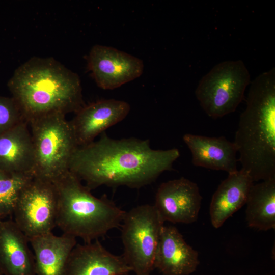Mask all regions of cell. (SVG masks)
Returning a JSON list of instances; mask_svg holds the SVG:
<instances>
[{
  "label": "cell",
  "instance_id": "cell-6",
  "mask_svg": "<svg viewBox=\"0 0 275 275\" xmlns=\"http://www.w3.org/2000/svg\"><path fill=\"white\" fill-rule=\"evenodd\" d=\"M164 222L154 205L145 204L126 212L121 224L122 256L136 275H150Z\"/></svg>",
  "mask_w": 275,
  "mask_h": 275
},
{
  "label": "cell",
  "instance_id": "cell-4",
  "mask_svg": "<svg viewBox=\"0 0 275 275\" xmlns=\"http://www.w3.org/2000/svg\"><path fill=\"white\" fill-rule=\"evenodd\" d=\"M53 183L58 198L56 226L63 234L90 243L121 226L126 211L106 195L93 196L70 171Z\"/></svg>",
  "mask_w": 275,
  "mask_h": 275
},
{
  "label": "cell",
  "instance_id": "cell-5",
  "mask_svg": "<svg viewBox=\"0 0 275 275\" xmlns=\"http://www.w3.org/2000/svg\"><path fill=\"white\" fill-rule=\"evenodd\" d=\"M34 153L33 176L53 182L69 171L78 147L70 121L56 113L28 122Z\"/></svg>",
  "mask_w": 275,
  "mask_h": 275
},
{
  "label": "cell",
  "instance_id": "cell-14",
  "mask_svg": "<svg viewBox=\"0 0 275 275\" xmlns=\"http://www.w3.org/2000/svg\"><path fill=\"white\" fill-rule=\"evenodd\" d=\"M29 239L14 221L0 220V273L35 275Z\"/></svg>",
  "mask_w": 275,
  "mask_h": 275
},
{
  "label": "cell",
  "instance_id": "cell-13",
  "mask_svg": "<svg viewBox=\"0 0 275 275\" xmlns=\"http://www.w3.org/2000/svg\"><path fill=\"white\" fill-rule=\"evenodd\" d=\"M198 253L173 226L162 228L154 260V269L163 275H189L199 264Z\"/></svg>",
  "mask_w": 275,
  "mask_h": 275
},
{
  "label": "cell",
  "instance_id": "cell-23",
  "mask_svg": "<svg viewBox=\"0 0 275 275\" xmlns=\"http://www.w3.org/2000/svg\"><path fill=\"white\" fill-rule=\"evenodd\" d=\"M0 220H2V219L0 218Z\"/></svg>",
  "mask_w": 275,
  "mask_h": 275
},
{
  "label": "cell",
  "instance_id": "cell-16",
  "mask_svg": "<svg viewBox=\"0 0 275 275\" xmlns=\"http://www.w3.org/2000/svg\"><path fill=\"white\" fill-rule=\"evenodd\" d=\"M183 140L191 152L194 166L224 171L228 174L238 170L236 148L234 143L225 136L207 137L186 133Z\"/></svg>",
  "mask_w": 275,
  "mask_h": 275
},
{
  "label": "cell",
  "instance_id": "cell-1",
  "mask_svg": "<svg viewBox=\"0 0 275 275\" xmlns=\"http://www.w3.org/2000/svg\"><path fill=\"white\" fill-rule=\"evenodd\" d=\"M178 149L155 150L149 140L113 139L104 132L97 141L77 147L69 171L92 189L100 186L139 188L172 170Z\"/></svg>",
  "mask_w": 275,
  "mask_h": 275
},
{
  "label": "cell",
  "instance_id": "cell-11",
  "mask_svg": "<svg viewBox=\"0 0 275 275\" xmlns=\"http://www.w3.org/2000/svg\"><path fill=\"white\" fill-rule=\"evenodd\" d=\"M130 105L115 99H104L84 105L70 121L78 147L88 145L108 128L123 120Z\"/></svg>",
  "mask_w": 275,
  "mask_h": 275
},
{
  "label": "cell",
  "instance_id": "cell-19",
  "mask_svg": "<svg viewBox=\"0 0 275 275\" xmlns=\"http://www.w3.org/2000/svg\"><path fill=\"white\" fill-rule=\"evenodd\" d=\"M246 204V220L249 227L262 231L274 229L275 179L254 184Z\"/></svg>",
  "mask_w": 275,
  "mask_h": 275
},
{
  "label": "cell",
  "instance_id": "cell-15",
  "mask_svg": "<svg viewBox=\"0 0 275 275\" xmlns=\"http://www.w3.org/2000/svg\"><path fill=\"white\" fill-rule=\"evenodd\" d=\"M34 167L31 133L24 121L0 134V170L8 175L33 176Z\"/></svg>",
  "mask_w": 275,
  "mask_h": 275
},
{
  "label": "cell",
  "instance_id": "cell-10",
  "mask_svg": "<svg viewBox=\"0 0 275 275\" xmlns=\"http://www.w3.org/2000/svg\"><path fill=\"white\" fill-rule=\"evenodd\" d=\"M201 200L197 184L181 177L161 183L153 205L164 222L190 224L198 218Z\"/></svg>",
  "mask_w": 275,
  "mask_h": 275
},
{
  "label": "cell",
  "instance_id": "cell-7",
  "mask_svg": "<svg viewBox=\"0 0 275 275\" xmlns=\"http://www.w3.org/2000/svg\"><path fill=\"white\" fill-rule=\"evenodd\" d=\"M250 84V75L242 61H223L202 77L195 95L206 114L218 119L236 110Z\"/></svg>",
  "mask_w": 275,
  "mask_h": 275
},
{
  "label": "cell",
  "instance_id": "cell-9",
  "mask_svg": "<svg viewBox=\"0 0 275 275\" xmlns=\"http://www.w3.org/2000/svg\"><path fill=\"white\" fill-rule=\"evenodd\" d=\"M87 60L93 78L103 90L119 88L139 77L144 70L143 62L139 58L101 45L93 46Z\"/></svg>",
  "mask_w": 275,
  "mask_h": 275
},
{
  "label": "cell",
  "instance_id": "cell-2",
  "mask_svg": "<svg viewBox=\"0 0 275 275\" xmlns=\"http://www.w3.org/2000/svg\"><path fill=\"white\" fill-rule=\"evenodd\" d=\"M7 85L28 123L50 114L76 113L85 105L79 76L53 58L30 59Z\"/></svg>",
  "mask_w": 275,
  "mask_h": 275
},
{
  "label": "cell",
  "instance_id": "cell-3",
  "mask_svg": "<svg viewBox=\"0 0 275 275\" xmlns=\"http://www.w3.org/2000/svg\"><path fill=\"white\" fill-rule=\"evenodd\" d=\"M234 144L254 182L275 179V68L251 83Z\"/></svg>",
  "mask_w": 275,
  "mask_h": 275
},
{
  "label": "cell",
  "instance_id": "cell-12",
  "mask_svg": "<svg viewBox=\"0 0 275 275\" xmlns=\"http://www.w3.org/2000/svg\"><path fill=\"white\" fill-rule=\"evenodd\" d=\"M130 271L122 256L113 254L96 240L74 246L65 275H127Z\"/></svg>",
  "mask_w": 275,
  "mask_h": 275
},
{
  "label": "cell",
  "instance_id": "cell-17",
  "mask_svg": "<svg viewBox=\"0 0 275 275\" xmlns=\"http://www.w3.org/2000/svg\"><path fill=\"white\" fill-rule=\"evenodd\" d=\"M254 181L241 169L228 174V176L213 194L210 205V216L212 226L221 227L224 222L246 204Z\"/></svg>",
  "mask_w": 275,
  "mask_h": 275
},
{
  "label": "cell",
  "instance_id": "cell-20",
  "mask_svg": "<svg viewBox=\"0 0 275 275\" xmlns=\"http://www.w3.org/2000/svg\"><path fill=\"white\" fill-rule=\"evenodd\" d=\"M33 176L12 174L0 180V218L13 214L23 187Z\"/></svg>",
  "mask_w": 275,
  "mask_h": 275
},
{
  "label": "cell",
  "instance_id": "cell-8",
  "mask_svg": "<svg viewBox=\"0 0 275 275\" xmlns=\"http://www.w3.org/2000/svg\"><path fill=\"white\" fill-rule=\"evenodd\" d=\"M57 206L53 182L33 176L19 196L13 213L14 222L28 239L52 232Z\"/></svg>",
  "mask_w": 275,
  "mask_h": 275
},
{
  "label": "cell",
  "instance_id": "cell-21",
  "mask_svg": "<svg viewBox=\"0 0 275 275\" xmlns=\"http://www.w3.org/2000/svg\"><path fill=\"white\" fill-rule=\"evenodd\" d=\"M25 121L14 99L0 96V134Z\"/></svg>",
  "mask_w": 275,
  "mask_h": 275
},
{
  "label": "cell",
  "instance_id": "cell-24",
  "mask_svg": "<svg viewBox=\"0 0 275 275\" xmlns=\"http://www.w3.org/2000/svg\"><path fill=\"white\" fill-rule=\"evenodd\" d=\"M0 275H2V274L0 273Z\"/></svg>",
  "mask_w": 275,
  "mask_h": 275
},
{
  "label": "cell",
  "instance_id": "cell-18",
  "mask_svg": "<svg viewBox=\"0 0 275 275\" xmlns=\"http://www.w3.org/2000/svg\"><path fill=\"white\" fill-rule=\"evenodd\" d=\"M29 241L34 251L35 275H65L69 257L77 244L76 238L50 232Z\"/></svg>",
  "mask_w": 275,
  "mask_h": 275
},
{
  "label": "cell",
  "instance_id": "cell-22",
  "mask_svg": "<svg viewBox=\"0 0 275 275\" xmlns=\"http://www.w3.org/2000/svg\"><path fill=\"white\" fill-rule=\"evenodd\" d=\"M10 175H8L0 170V180L9 177Z\"/></svg>",
  "mask_w": 275,
  "mask_h": 275
}]
</instances>
